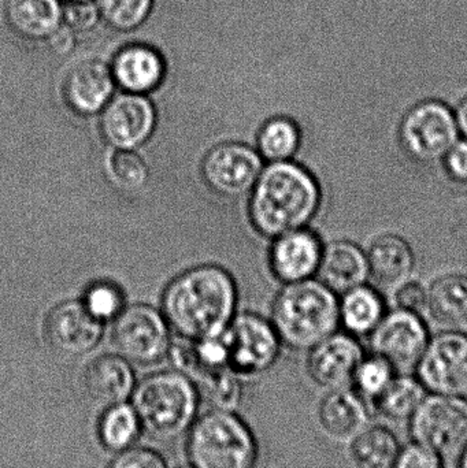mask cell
Segmentation results:
<instances>
[{"label": "cell", "mask_w": 467, "mask_h": 468, "mask_svg": "<svg viewBox=\"0 0 467 468\" xmlns=\"http://www.w3.org/2000/svg\"><path fill=\"white\" fill-rule=\"evenodd\" d=\"M238 289L222 267L206 264L178 275L162 299L165 318L186 340L221 335L235 318Z\"/></svg>", "instance_id": "1"}, {"label": "cell", "mask_w": 467, "mask_h": 468, "mask_svg": "<svg viewBox=\"0 0 467 468\" xmlns=\"http://www.w3.org/2000/svg\"><path fill=\"white\" fill-rule=\"evenodd\" d=\"M249 195L252 224L271 239L309 227L323 202L317 178L292 161L263 167Z\"/></svg>", "instance_id": "2"}, {"label": "cell", "mask_w": 467, "mask_h": 468, "mask_svg": "<svg viewBox=\"0 0 467 468\" xmlns=\"http://www.w3.org/2000/svg\"><path fill=\"white\" fill-rule=\"evenodd\" d=\"M271 324L281 343L293 349L310 351L337 332V294L314 278L285 283L274 302Z\"/></svg>", "instance_id": "3"}, {"label": "cell", "mask_w": 467, "mask_h": 468, "mask_svg": "<svg viewBox=\"0 0 467 468\" xmlns=\"http://www.w3.org/2000/svg\"><path fill=\"white\" fill-rule=\"evenodd\" d=\"M188 456L195 468H255L258 442L232 411L214 410L192 425Z\"/></svg>", "instance_id": "4"}, {"label": "cell", "mask_w": 467, "mask_h": 468, "mask_svg": "<svg viewBox=\"0 0 467 468\" xmlns=\"http://www.w3.org/2000/svg\"><path fill=\"white\" fill-rule=\"evenodd\" d=\"M199 395L191 378L183 373H159L137 385L133 407L143 428L162 437H175L191 428L196 417Z\"/></svg>", "instance_id": "5"}, {"label": "cell", "mask_w": 467, "mask_h": 468, "mask_svg": "<svg viewBox=\"0 0 467 468\" xmlns=\"http://www.w3.org/2000/svg\"><path fill=\"white\" fill-rule=\"evenodd\" d=\"M460 136L455 112L439 101H425L414 106L399 128L403 150L422 165L443 161Z\"/></svg>", "instance_id": "6"}, {"label": "cell", "mask_w": 467, "mask_h": 468, "mask_svg": "<svg viewBox=\"0 0 467 468\" xmlns=\"http://www.w3.org/2000/svg\"><path fill=\"white\" fill-rule=\"evenodd\" d=\"M416 442L441 456L462 452L467 445V400L457 396L432 395L422 400L411 417Z\"/></svg>", "instance_id": "7"}, {"label": "cell", "mask_w": 467, "mask_h": 468, "mask_svg": "<svg viewBox=\"0 0 467 468\" xmlns=\"http://www.w3.org/2000/svg\"><path fill=\"white\" fill-rule=\"evenodd\" d=\"M114 344L129 363L148 366L170 351V324L164 313L150 305L123 308L114 324Z\"/></svg>", "instance_id": "8"}, {"label": "cell", "mask_w": 467, "mask_h": 468, "mask_svg": "<svg viewBox=\"0 0 467 468\" xmlns=\"http://www.w3.org/2000/svg\"><path fill=\"white\" fill-rule=\"evenodd\" d=\"M232 373L252 376L276 362L281 340L271 322L254 314L235 316L222 332Z\"/></svg>", "instance_id": "9"}, {"label": "cell", "mask_w": 467, "mask_h": 468, "mask_svg": "<svg viewBox=\"0 0 467 468\" xmlns=\"http://www.w3.org/2000/svg\"><path fill=\"white\" fill-rule=\"evenodd\" d=\"M416 368L433 395L467 398V335L450 329L430 338Z\"/></svg>", "instance_id": "10"}, {"label": "cell", "mask_w": 467, "mask_h": 468, "mask_svg": "<svg viewBox=\"0 0 467 468\" xmlns=\"http://www.w3.org/2000/svg\"><path fill=\"white\" fill-rule=\"evenodd\" d=\"M263 170L257 150L241 143H222L203 159L202 175L207 186L227 197L251 194Z\"/></svg>", "instance_id": "11"}, {"label": "cell", "mask_w": 467, "mask_h": 468, "mask_svg": "<svg viewBox=\"0 0 467 468\" xmlns=\"http://www.w3.org/2000/svg\"><path fill=\"white\" fill-rule=\"evenodd\" d=\"M428 343L430 335L421 315L402 308L386 314L370 333L373 354L388 360L395 370L417 367Z\"/></svg>", "instance_id": "12"}, {"label": "cell", "mask_w": 467, "mask_h": 468, "mask_svg": "<svg viewBox=\"0 0 467 468\" xmlns=\"http://www.w3.org/2000/svg\"><path fill=\"white\" fill-rule=\"evenodd\" d=\"M155 125V107L145 95L112 96L101 112V136L114 150H136L150 140Z\"/></svg>", "instance_id": "13"}, {"label": "cell", "mask_w": 467, "mask_h": 468, "mask_svg": "<svg viewBox=\"0 0 467 468\" xmlns=\"http://www.w3.org/2000/svg\"><path fill=\"white\" fill-rule=\"evenodd\" d=\"M46 335L55 351L68 356H81L98 346L103 335V324L88 313L81 300H69L48 314Z\"/></svg>", "instance_id": "14"}, {"label": "cell", "mask_w": 467, "mask_h": 468, "mask_svg": "<svg viewBox=\"0 0 467 468\" xmlns=\"http://www.w3.org/2000/svg\"><path fill=\"white\" fill-rule=\"evenodd\" d=\"M361 344L350 333H334L310 349L309 373L313 381L328 389L353 384L354 374L364 359Z\"/></svg>", "instance_id": "15"}, {"label": "cell", "mask_w": 467, "mask_h": 468, "mask_svg": "<svg viewBox=\"0 0 467 468\" xmlns=\"http://www.w3.org/2000/svg\"><path fill=\"white\" fill-rule=\"evenodd\" d=\"M324 247L320 236L307 228L281 234L271 248V271L284 283L317 277Z\"/></svg>", "instance_id": "16"}, {"label": "cell", "mask_w": 467, "mask_h": 468, "mask_svg": "<svg viewBox=\"0 0 467 468\" xmlns=\"http://www.w3.org/2000/svg\"><path fill=\"white\" fill-rule=\"evenodd\" d=\"M115 85L110 66L98 59L85 60L69 71L63 96L74 112L88 117L103 112L114 95Z\"/></svg>", "instance_id": "17"}, {"label": "cell", "mask_w": 467, "mask_h": 468, "mask_svg": "<svg viewBox=\"0 0 467 468\" xmlns=\"http://www.w3.org/2000/svg\"><path fill=\"white\" fill-rule=\"evenodd\" d=\"M111 71L115 84L125 92L145 95L162 84L166 65L162 55L153 47L131 44L115 55Z\"/></svg>", "instance_id": "18"}, {"label": "cell", "mask_w": 467, "mask_h": 468, "mask_svg": "<svg viewBox=\"0 0 467 468\" xmlns=\"http://www.w3.org/2000/svg\"><path fill=\"white\" fill-rule=\"evenodd\" d=\"M369 278L367 255L351 241H334L324 247L317 280L336 294L365 285Z\"/></svg>", "instance_id": "19"}, {"label": "cell", "mask_w": 467, "mask_h": 468, "mask_svg": "<svg viewBox=\"0 0 467 468\" xmlns=\"http://www.w3.org/2000/svg\"><path fill=\"white\" fill-rule=\"evenodd\" d=\"M369 278L384 291H397L410 281L414 271L413 250L402 237L384 234L375 239L366 252Z\"/></svg>", "instance_id": "20"}, {"label": "cell", "mask_w": 467, "mask_h": 468, "mask_svg": "<svg viewBox=\"0 0 467 468\" xmlns=\"http://www.w3.org/2000/svg\"><path fill=\"white\" fill-rule=\"evenodd\" d=\"M84 387L88 396L96 403L114 406L123 403L136 389L131 363L121 355H104L96 357L84 374Z\"/></svg>", "instance_id": "21"}, {"label": "cell", "mask_w": 467, "mask_h": 468, "mask_svg": "<svg viewBox=\"0 0 467 468\" xmlns=\"http://www.w3.org/2000/svg\"><path fill=\"white\" fill-rule=\"evenodd\" d=\"M320 420L326 433L334 439H356L369 423L366 399L347 388L331 390L321 403Z\"/></svg>", "instance_id": "22"}, {"label": "cell", "mask_w": 467, "mask_h": 468, "mask_svg": "<svg viewBox=\"0 0 467 468\" xmlns=\"http://www.w3.org/2000/svg\"><path fill=\"white\" fill-rule=\"evenodd\" d=\"M5 14L14 33L27 40L48 38L63 22L59 0H7Z\"/></svg>", "instance_id": "23"}, {"label": "cell", "mask_w": 467, "mask_h": 468, "mask_svg": "<svg viewBox=\"0 0 467 468\" xmlns=\"http://www.w3.org/2000/svg\"><path fill=\"white\" fill-rule=\"evenodd\" d=\"M428 313L449 329L467 324V277L460 274L439 278L428 291Z\"/></svg>", "instance_id": "24"}, {"label": "cell", "mask_w": 467, "mask_h": 468, "mask_svg": "<svg viewBox=\"0 0 467 468\" xmlns=\"http://www.w3.org/2000/svg\"><path fill=\"white\" fill-rule=\"evenodd\" d=\"M339 300L340 324L350 335H370L386 315L383 297L366 283L345 292Z\"/></svg>", "instance_id": "25"}, {"label": "cell", "mask_w": 467, "mask_h": 468, "mask_svg": "<svg viewBox=\"0 0 467 468\" xmlns=\"http://www.w3.org/2000/svg\"><path fill=\"white\" fill-rule=\"evenodd\" d=\"M142 428V420L134 407L123 401L107 407L99 422L98 434L104 448L112 452H122L133 447Z\"/></svg>", "instance_id": "26"}, {"label": "cell", "mask_w": 467, "mask_h": 468, "mask_svg": "<svg viewBox=\"0 0 467 468\" xmlns=\"http://www.w3.org/2000/svg\"><path fill=\"white\" fill-rule=\"evenodd\" d=\"M399 442L391 431L386 428H366L354 439V462L358 468H394Z\"/></svg>", "instance_id": "27"}, {"label": "cell", "mask_w": 467, "mask_h": 468, "mask_svg": "<svg viewBox=\"0 0 467 468\" xmlns=\"http://www.w3.org/2000/svg\"><path fill=\"white\" fill-rule=\"evenodd\" d=\"M298 123L287 117H274L258 133V153L271 164L291 161L301 147Z\"/></svg>", "instance_id": "28"}, {"label": "cell", "mask_w": 467, "mask_h": 468, "mask_svg": "<svg viewBox=\"0 0 467 468\" xmlns=\"http://www.w3.org/2000/svg\"><path fill=\"white\" fill-rule=\"evenodd\" d=\"M424 385L419 378L395 377L383 395L377 399L378 410L384 417L397 422L411 420L425 399Z\"/></svg>", "instance_id": "29"}, {"label": "cell", "mask_w": 467, "mask_h": 468, "mask_svg": "<svg viewBox=\"0 0 467 468\" xmlns=\"http://www.w3.org/2000/svg\"><path fill=\"white\" fill-rule=\"evenodd\" d=\"M106 170L111 183L123 191H139L150 178L148 165L134 150L112 151Z\"/></svg>", "instance_id": "30"}, {"label": "cell", "mask_w": 467, "mask_h": 468, "mask_svg": "<svg viewBox=\"0 0 467 468\" xmlns=\"http://www.w3.org/2000/svg\"><path fill=\"white\" fill-rule=\"evenodd\" d=\"M395 378V368L388 360L372 354L359 362L354 374L353 384L356 390L366 400H377L384 390Z\"/></svg>", "instance_id": "31"}, {"label": "cell", "mask_w": 467, "mask_h": 468, "mask_svg": "<svg viewBox=\"0 0 467 468\" xmlns=\"http://www.w3.org/2000/svg\"><path fill=\"white\" fill-rule=\"evenodd\" d=\"M101 18L117 30L139 27L150 16L154 0H95Z\"/></svg>", "instance_id": "32"}, {"label": "cell", "mask_w": 467, "mask_h": 468, "mask_svg": "<svg viewBox=\"0 0 467 468\" xmlns=\"http://www.w3.org/2000/svg\"><path fill=\"white\" fill-rule=\"evenodd\" d=\"M81 303L88 313L101 324L117 319L125 308L122 291L109 281H99L88 286Z\"/></svg>", "instance_id": "33"}, {"label": "cell", "mask_w": 467, "mask_h": 468, "mask_svg": "<svg viewBox=\"0 0 467 468\" xmlns=\"http://www.w3.org/2000/svg\"><path fill=\"white\" fill-rule=\"evenodd\" d=\"M99 18H101V13L93 0L68 2L63 7V21L74 33L88 32L96 27Z\"/></svg>", "instance_id": "34"}, {"label": "cell", "mask_w": 467, "mask_h": 468, "mask_svg": "<svg viewBox=\"0 0 467 468\" xmlns=\"http://www.w3.org/2000/svg\"><path fill=\"white\" fill-rule=\"evenodd\" d=\"M210 396L211 401L217 410H225V411H232L238 407L241 399V388L238 379L233 378L230 373L222 374L216 379L206 385Z\"/></svg>", "instance_id": "35"}, {"label": "cell", "mask_w": 467, "mask_h": 468, "mask_svg": "<svg viewBox=\"0 0 467 468\" xmlns=\"http://www.w3.org/2000/svg\"><path fill=\"white\" fill-rule=\"evenodd\" d=\"M394 468H444L443 456L419 442H413L399 451Z\"/></svg>", "instance_id": "36"}, {"label": "cell", "mask_w": 467, "mask_h": 468, "mask_svg": "<svg viewBox=\"0 0 467 468\" xmlns=\"http://www.w3.org/2000/svg\"><path fill=\"white\" fill-rule=\"evenodd\" d=\"M109 468H167L161 455L147 448H129L112 461Z\"/></svg>", "instance_id": "37"}, {"label": "cell", "mask_w": 467, "mask_h": 468, "mask_svg": "<svg viewBox=\"0 0 467 468\" xmlns=\"http://www.w3.org/2000/svg\"><path fill=\"white\" fill-rule=\"evenodd\" d=\"M395 302L398 308L421 315L428 310V291L419 283L409 281L395 291Z\"/></svg>", "instance_id": "38"}, {"label": "cell", "mask_w": 467, "mask_h": 468, "mask_svg": "<svg viewBox=\"0 0 467 468\" xmlns=\"http://www.w3.org/2000/svg\"><path fill=\"white\" fill-rule=\"evenodd\" d=\"M441 162L452 181L467 184V139H458Z\"/></svg>", "instance_id": "39"}, {"label": "cell", "mask_w": 467, "mask_h": 468, "mask_svg": "<svg viewBox=\"0 0 467 468\" xmlns=\"http://www.w3.org/2000/svg\"><path fill=\"white\" fill-rule=\"evenodd\" d=\"M74 35L76 33L70 27H66V25H60L48 37L52 51L59 55L69 54L74 48V44H76Z\"/></svg>", "instance_id": "40"}, {"label": "cell", "mask_w": 467, "mask_h": 468, "mask_svg": "<svg viewBox=\"0 0 467 468\" xmlns=\"http://www.w3.org/2000/svg\"><path fill=\"white\" fill-rule=\"evenodd\" d=\"M455 120H457L460 133L467 139V98L463 99L458 106L457 112H455Z\"/></svg>", "instance_id": "41"}, {"label": "cell", "mask_w": 467, "mask_h": 468, "mask_svg": "<svg viewBox=\"0 0 467 468\" xmlns=\"http://www.w3.org/2000/svg\"><path fill=\"white\" fill-rule=\"evenodd\" d=\"M458 468H467V445L465 450L462 451V455H461L460 459V467Z\"/></svg>", "instance_id": "42"}, {"label": "cell", "mask_w": 467, "mask_h": 468, "mask_svg": "<svg viewBox=\"0 0 467 468\" xmlns=\"http://www.w3.org/2000/svg\"><path fill=\"white\" fill-rule=\"evenodd\" d=\"M68 2H84V0H68Z\"/></svg>", "instance_id": "43"}, {"label": "cell", "mask_w": 467, "mask_h": 468, "mask_svg": "<svg viewBox=\"0 0 467 468\" xmlns=\"http://www.w3.org/2000/svg\"><path fill=\"white\" fill-rule=\"evenodd\" d=\"M183 468H195V467H183Z\"/></svg>", "instance_id": "44"}]
</instances>
